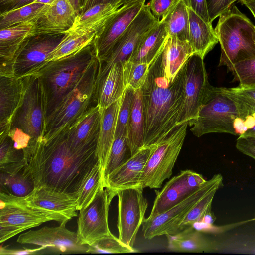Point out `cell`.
<instances>
[{
    "mask_svg": "<svg viewBox=\"0 0 255 255\" xmlns=\"http://www.w3.org/2000/svg\"><path fill=\"white\" fill-rule=\"evenodd\" d=\"M187 6L192 9L203 19L208 23L210 21L206 0H183Z\"/></svg>",
    "mask_w": 255,
    "mask_h": 255,
    "instance_id": "obj_49",
    "label": "cell"
},
{
    "mask_svg": "<svg viewBox=\"0 0 255 255\" xmlns=\"http://www.w3.org/2000/svg\"><path fill=\"white\" fill-rule=\"evenodd\" d=\"M242 0H238V1H240H240H242Z\"/></svg>",
    "mask_w": 255,
    "mask_h": 255,
    "instance_id": "obj_59",
    "label": "cell"
},
{
    "mask_svg": "<svg viewBox=\"0 0 255 255\" xmlns=\"http://www.w3.org/2000/svg\"><path fill=\"white\" fill-rule=\"evenodd\" d=\"M48 248L47 246H41L33 249H8L6 247L0 246V255H21L39 254L43 250Z\"/></svg>",
    "mask_w": 255,
    "mask_h": 255,
    "instance_id": "obj_50",
    "label": "cell"
},
{
    "mask_svg": "<svg viewBox=\"0 0 255 255\" xmlns=\"http://www.w3.org/2000/svg\"><path fill=\"white\" fill-rule=\"evenodd\" d=\"M122 0H97L96 4L98 3H112V4H118L122 3Z\"/></svg>",
    "mask_w": 255,
    "mask_h": 255,
    "instance_id": "obj_56",
    "label": "cell"
},
{
    "mask_svg": "<svg viewBox=\"0 0 255 255\" xmlns=\"http://www.w3.org/2000/svg\"><path fill=\"white\" fill-rule=\"evenodd\" d=\"M23 151L25 169L34 188H48L77 199L82 184L99 162L97 148L78 151L70 146L67 127L48 140H31Z\"/></svg>",
    "mask_w": 255,
    "mask_h": 255,
    "instance_id": "obj_1",
    "label": "cell"
},
{
    "mask_svg": "<svg viewBox=\"0 0 255 255\" xmlns=\"http://www.w3.org/2000/svg\"><path fill=\"white\" fill-rule=\"evenodd\" d=\"M220 187H216L207 193L190 210L180 226V232L200 221L205 214L210 209L215 194Z\"/></svg>",
    "mask_w": 255,
    "mask_h": 255,
    "instance_id": "obj_43",
    "label": "cell"
},
{
    "mask_svg": "<svg viewBox=\"0 0 255 255\" xmlns=\"http://www.w3.org/2000/svg\"><path fill=\"white\" fill-rule=\"evenodd\" d=\"M211 85L203 59L194 54L185 64L184 103L181 124L189 125L197 117Z\"/></svg>",
    "mask_w": 255,
    "mask_h": 255,
    "instance_id": "obj_15",
    "label": "cell"
},
{
    "mask_svg": "<svg viewBox=\"0 0 255 255\" xmlns=\"http://www.w3.org/2000/svg\"><path fill=\"white\" fill-rule=\"evenodd\" d=\"M214 29L221 49L219 66L230 71L235 63L255 58V26L235 5L219 16Z\"/></svg>",
    "mask_w": 255,
    "mask_h": 255,
    "instance_id": "obj_4",
    "label": "cell"
},
{
    "mask_svg": "<svg viewBox=\"0 0 255 255\" xmlns=\"http://www.w3.org/2000/svg\"><path fill=\"white\" fill-rule=\"evenodd\" d=\"M70 220L58 212L0 200V242L46 222L55 221L65 225Z\"/></svg>",
    "mask_w": 255,
    "mask_h": 255,
    "instance_id": "obj_10",
    "label": "cell"
},
{
    "mask_svg": "<svg viewBox=\"0 0 255 255\" xmlns=\"http://www.w3.org/2000/svg\"><path fill=\"white\" fill-rule=\"evenodd\" d=\"M87 253L92 254H116L136 253L138 251L134 248L124 244L119 238L112 233L105 236L88 245Z\"/></svg>",
    "mask_w": 255,
    "mask_h": 255,
    "instance_id": "obj_42",
    "label": "cell"
},
{
    "mask_svg": "<svg viewBox=\"0 0 255 255\" xmlns=\"http://www.w3.org/2000/svg\"><path fill=\"white\" fill-rule=\"evenodd\" d=\"M230 72L233 81L240 86H255V58L247 59L235 63Z\"/></svg>",
    "mask_w": 255,
    "mask_h": 255,
    "instance_id": "obj_45",
    "label": "cell"
},
{
    "mask_svg": "<svg viewBox=\"0 0 255 255\" xmlns=\"http://www.w3.org/2000/svg\"><path fill=\"white\" fill-rule=\"evenodd\" d=\"M23 150L16 149L7 133L0 135V169L8 174L16 173L25 166Z\"/></svg>",
    "mask_w": 255,
    "mask_h": 255,
    "instance_id": "obj_36",
    "label": "cell"
},
{
    "mask_svg": "<svg viewBox=\"0 0 255 255\" xmlns=\"http://www.w3.org/2000/svg\"><path fill=\"white\" fill-rule=\"evenodd\" d=\"M240 136L244 137H250L255 138V125L251 128L247 129L243 134Z\"/></svg>",
    "mask_w": 255,
    "mask_h": 255,
    "instance_id": "obj_55",
    "label": "cell"
},
{
    "mask_svg": "<svg viewBox=\"0 0 255 255\" xmlns=\"http://www.w3.org/2000/svg\"><path fill=\"white\" fill-rule=\"evenodd\" d=\"M102 109L92 106L70 126L67 127V139L75 151L97 148Z\"/></svg>",
    "mask_w": 255,
    "mask_h": 255,
    "instance_id": "obj_21",
    "label": "cell"
},
{
    "mask_svg": "<svg viewBox=\"0 0 255 255\" xmlns=\"http://www.w3.org/2000/svg\"><path fill=\"white\" fill-rule=\"evenodd\" d=\"M0 200L58 212L70 219L77 216V198L43 187L35 188L28 195L19 197L0 193Z\"/></svg>",
    "mask_w": 255,
    "mask_h": 255,
    "instance_id": "obj_19",
    "label": "cell"
},
{
    "mask_svg": "<svg viewBox=\"0 0 255 255\" xmlns=\"http://www.w3.org/2000/svg\"><path fill=\"white\" fill-rule=\"evenodd\" d=\"M140 185L118 190L117 228L119 238L133 248L138 231L142 225L148 207Z\"/></svg>",
    "mask_w": 255,
    "mask_h": 255,
    "instance_id": "obj_12",
    "label": "cell"
},
{
    "mask_svg": "<svg viewBox=\"0 0 255 255\" xmlns=\"http://www.w3.org/2000/svg\"><path fill=\"white\" fill-rule=\"evenodd\" d=\"M34 189V183L24 168L15 174L0 171V192L22 197Z\"/></svg>",
    "mask_w": 255,
    "mask_h": 255,
    "instance_id": "obj_37",
    "label": "cell"
},
{
    "mask_svg": "<svg viewBox=\"0 0 255 255\" xmlns=\"http://www.w3.org/2000/svg\"><path fill=\"white\" fill-rule=\"evenodd\" d=\"M162 19L165 22L169 36L188 42L189 14L188 7L183 0H178L175 5Z\"/></svg>",
    "mask_w": 255,
    "mask_h": 255,
    "instance_id": "obj_33",
    "label": "cell"
},
{
    "mask_svg": "<svg viewBox=\"0 0 255 255\" xmlns=\"http://www.w3.org/2000/svg\"><path fill=\"white\" fill-rule=\"evenodd\" d=\"M221 90L240 106L244 119L255 114V86L221 87Z\"/></svg>",
    "mask_w": 255,
    "mask_h": 255,
    "instance_id": "obj_39",
    "label": "cell"
},
{
    "mask_svg": "<svg viewBox=\"0 0 255 255\" xmlns=\"http://www.w3.org/2000/svg\"><path fill=\"white\" fill-rule=\"evenodd\" d=\"M168 35L161 19L140 41L128 60L150 64L164 46Z\"/></svg>",
    "mask_w": 255,
    "mask_h": 255,
    "instance_id": "obj_29",
    "label": "cell"
},
{
    "mask_svg": "<svg viewBox=\"0 0 255 255\" xmlns=\"http://www.w3.org/2000/svg\"><path fill=\"white\" fill-rule=\"evenodd\" d=\"M178 0H149L146 4L156 18H164L175 5Z\"/></svg>",
    "mask_w": 255,
    "mask_h": 255,
    "instance_id": "obj_47",
    "label": "cell"
},
{
    "mask_svg": "<svg viewBox=\"0 0 255 255\" xmlns=\"http://www.w3.org/2000/svg\"><path fill=\"white\" fill-rule=\"evenodd\" d=\"M17 242L22 244L47 246L62 253H87L88 245L80 244L77 233L69 230L64 225L44 226L20 234Z\"/></svg>",
    "mask_w": 255,
    "mask_h": 255,
    "instance_id": "obj_18",
    "label": "cell"
},
{
    "mask_svg": "<svg viewBox=\"0 0 255 255\" xmlns=\"http://www.w3.org/2000/svg\"><path fill=\"white\" fill-rule=\"evenodd\" d=\"M145 4L110 52L99 61L97 85L101 82L115 64L128 60L142 39L160 21Z\"/></svg>",
    "mask_w": 255,
    "mask_h": 255,
    "instance_id": "obj_11",
    "label": "cell"
},
{
    "mask_svg": "<svg viewBox=\"0 0 255 255\" xmlns=\"http://www.w3.org/2000/svg\"><path fill=\"white\" fill-rule=\"evenodd\" d=\"M122 65L125 88L130 87L135 91L141 89L145 83L150 64L127 60Z\"/></svg>",
    "mask_w": 255,
    "mask_h": 255,
    "instance_id": "obj_40",
    "label": "cell"
},
{
    "mask_svg": "<svg viewBox=\"0 0 255 255\" xmlns=\"http://www.w3.org/2000/svg\"><path fill=\"white\" fill-rule=\"evenodd\" d=\"M111 200L107 189L101 188L86 207L79 210L77 239L81 245H91L110 234L108 212Z\"/></svg>",
    "mask_w": 255,
    "mask_h": 255,
    "instance_id": "obj_13",
    "label": "cell"
},
{
    "mask_svg": "<svg viewBox=\"0 0 255 255\" xmlns=\"http://www.w3.org/2000/svg\"></svg>",
    "mask_w": 255,
    "mask_h": 255,
    "instance_id": "obj_60",
    "label": "cell"
},
{
    "mask_svg": "<svg viewBox=\"0 0 255 255\" xmlns=\"http://www.w3.org/2000/svg\"><path fill=\"white\" fill-rule=\"evenodd\" d=\"M163 47L150 64L141 89L144 117L143 146L158 144L181 124L184 103L185 65L173 81L168 80L163 68Z\"/></svg>",
    "mask_w": 255,
    "mask_h": 255,
    "instance_id": "obj_2",
    "label": "cell"
},
{
    "mask_svg": "<svg viewBox=\"0 0 255 255\" xmlns=\"http://www.w3.org/2000/svg\"><path fill=\"white\" fill-rule=\"evenodd\" d=\"M242 119L237 103L225 93L221 87L210 85L196 118L189 125L190 131L199 137L211 133H226L236 135L234 125Z\"/></svg>",
    "mask_w": 255,
    "mask_h": 255,
    "instance_id": "obj_6",
    "label": "cell"
},
{
    "mask_svg": "<svg viewBox=\"0 0 255 255\" xmlns=\"http://www.w3.org/2000/svg\"><path fill=\"white\" fill-rule=\"evenodd\" d=\"M65 34L63 40L48 56L45 63L64 58L80 51L93 43L96 34L95 32Z\"/></svg>",
    "mask_w": 255,
    "mask_h": 255,
    "instance_id": "obj_35",
    "label": "cell"
},
{
    "mask_svg": "<svg viewBox=\"0 0 255 255\" xmlns=\"http://www.w3.org/2000/svg\"><path fill=\"white\" fill-rule=\"evenodd\" d=\"M102 187H104V180L98 162L91 171L79 191L77 199L78 211L88 206Z\"/></svg>",
    "mask_w": 255,
    "mask_h": 255,
    "instance_id": "obj_38",
    "label": "cell"
},
{
    "mask_svg": "<svg viewBox=\"0 0 255 255\" xmlns=\"http://www.w3.org/2000/svg\"><path fill=\"white\" fill-rule=\"evenodd\" d=\"M194 54L189 43L168 35L162 52L165 77L173 81L190 57Z\"/></svg>",
    "mask_w": 255,
    "mask_h": 255,
    "instance_id": "obj_28",
    "label": "cell"
},
{
    "mask_svg": "<svg viewBox=\"0 0 255 255\" xmlns=\"http://www.w3.org/2000/svg\"><path fill=\"white\" fill-rule=\"evenodd\" d=\"M189 14V34L188 42L195 55L204 59L219 42L212 23L203 19L192 9L188 7Z\"/></svg>",
    "mask_w": 255,
    "mask_h": 255,
    "instance_id": "obj_27",
    "label": "cell"
},
{
    "mask_svg": "<svg viewBox=\"0 0 255 255\" xmlns=\"http://www.w3.org/2000/svg\"><path fill=\"white\" fill-rule=\"evenodd\" d=\"M49 4L32 2L17 9L1 13L0 28L27 22H37L47 11Z\"/></svg>",
    "mask_w": 255,
    "mask_h": 255,
    "instance_id": "obj_34",
    "label": "cell"
},
{
    "mask_svg": "<svg viewBox=\"0 0 255 255\" xmlns=\"http://www.w3.org/2000/svg\"><path fill=\"white\" fill-rule=\"evenodd\" d=\"M128 144L127 135L115 137L104 174V182L106 177L126 161L131 155Z\"/></svg>",
    "mask_w": 255,
    "mask_h": 255,
    "instance_id": "obj_41",
    "label": "cell"
},
{
    "mask_svg": "<svg viewBox=\"0 0 255 255\" xmlns=\"http://www.w3.org/2000/svg\"><path fill=\"white\" fill-rule=\"evenodd\" d=\"M77 14L70 0H52L36 22V34L63 33L72 26Z\"/></svg>",
    "mask_w": 255,
    "mask_h": 255,
    "instance_id": "obj_24",
    "label": "cell"
},
{
    "mask_svg": "<svg viewBox=\"0 0 255 255\" xmlns=\"http://www.w3.org/2000/svg\"><path fill=\"white\" fill-rule=\"evenodd\" d=\"M156 146L141 147L106 177L104 186L111 201L118 190L139 185L142 172Z\"/></svg>",
    "mask_w": 255,
    "mask_h": 255,
    "instance_id": "obj_20",
    "label": "cell"
},
{
    "mask_svg": "<svg viewBox=\"0 0 255 255\" xmlns=\"http://www.w3.org/2000/svg\"><path fill=\"white\" fill-rule=\"evenodd\" d=\"M123 4L98 3L76 15L72 26L63 33H98Z\"/></svg>",
    "mask_w": 255,
    "mask_h": 255,
    "instance_id": "obj_25",
    "label": "cell"
},
{
    "mask_svg": "<svg viewBox=\"0 0 255 255\" xmlns=\"http://www.w3.org/2000/svg\"><path fill=\"white\" fill-rule=\"evenodd\" d=\"M35 0H0V13L18 8Z\"/></svg>",
    "mask_w": 255,
    "mask_h": 255,
    "instance_id": "obj_51",
    "label": "cell"
},
{
    "mask_svg": "<svg viewBox=\"0 0 255 255\" xmlns=\"http://www.w3.org/2000/svg\"><path fill=\"white\" fill-rule=\"evenodd\" d=\"M146 0L123 4L105 26L96 33L93 46L99 61L110 52L119 39L139 13Z\"/></svg>",
    "mask_w": 255,
    "mask_h": 255,
    "instance_id": "obj_16",
    "label": "cell"
},
{
    "mask_svg": "<svg viewBox=\"0 0 255 255\" xmlns=\"http://www.w3.org/2000/svg\"><path fill=\"white\" fill-rule=\"evenodd\" d=\"M240 2L249 9L255 19V0H243Z\"/></svg>",
    "mask_w": 255,
    "mask_h": 255,
    "instance_id": "obj_54",
    "label": "cell"
},
{
    "mask_svg": "<svg viewBox=\"0 0 255 255\" xmlns=\"http://www.w3.org/2000/svg\"><path fill=\"white\" fill-rule=\"evenodd\" d=\"M65 35L63 33H37L29 38L15 57L13 75L21 78L39 68Z\"/></svg>",
    "mask_w": 255,
    "mask_h": 255,
    "instance_id": "obj_14",
    "label": "cell"
},
{
    "mask_svg": "<svg viewBox=\"0 0 255 255\" xmlns=\"http://www.w3.org/2000/svg\"><path fill=\"white\" fill-rule=\"evenodd\" d=\"M23 97L10 126L28 135L32 140L42 137L45 125L46 101L42 84L37 75L31 73L21 78Z\"/></svg>",
    "mask_w": 255,
    "mask_h": 255,
    "instance_id": "obj_7",
    "label": "cell"
},
{
    "mask_svg": "<svg viewBox=\"0 0 255 255\" xmlns=\"http://www.w3.org/2000/svg\"><path fill=\"white\" fill-rule=\"evenodd\" d=\"M122 97L109 107L102 109L97 152L104 180V174L115 138Z\"/></svg>",
    "mask_w": 255,
    "mask_h": 255,
    "instance_id": "obj_26",
    "label": "cell"
},
{
    "mask_svg": "<svg viewBox=\"0 0 255 255\" xmlns=\"http://www.w3.org/2000/svg\"><path fill=\"white\" fill-rule=\"evenodd\" d=\"M96 1L97 0H81L80 8L79 14L84 12L86 10L95 5Z\"/></svg>",
    "mask_w": 255,
    "mask_h": 255,
    "instance_id": "obj_52",
    "label": "cell"
},
{
    "mask_svg": "<svg viewBox=\"0 0 255 255\" xmlns=\"http://www.w3.org/2000/svg\"><path fill=\"white\" fill-rule=\"evenodd\" d=\"M210 20L216 18L229 10L238 0H206Z\"/></svg>",
    "mask_w": 255,
    "mask_h": 255,
    "instance_id": "obj_46",
    "label": "cell"
},
{
    "mask_svg": "<svg viewBox=\"0 0 255 255\" xmlns=\"http://www.w3.org/2000/svg\"><path fill=\"white\" fill-rule=\"evenodd\" d=\"M71 4L78 14L80 12L81 0H70ZM77 14V15H78Z\"/></svg>",
    "mask_w": 255,
    "mask_h": 255,
    "instance_id": "obj_57",
    "label": "cell"
},
{
    "mask_svg": "<svg viewBox=\"0 0 255 255\" xmlns=\"http://www.w3.org/2000/svg\"><path fill=\"white\" fill-rule=\"evenodd\" d=\"M188 122L179 125L166 138L156 144L142 172L139 185L143 189L159 188L169 179L182 147Z\"/></svg>",
    "mask_w": 255,
    "mask_h": 255,
    "instance_id": "obj_8",
    "label": "cell"
},
{
    "mask_svg": "<svg viewBox=\"0 0 255 255\" xmlns=\"http://www.w3.org/2000/svg\"><path fill=\"white\" fill-rule=\"evenodd\" d=\"M23 93L21 78L0 75V135L9 130L12 119L19 106Z\"/></svg>",
    "mask_w": 255,
    "mask_h": 255,
    "instance_id": "obj_23",
    "label": "cell"
},
{
    "mask_svg": "<svg viewBox=\"0 0 255 255\" xmlns=\"http://www.w3.org/2000/svg\"><path fill=\"white\" fill-rule=\"evenodd\" d=\"M96 58L93 43L74 54L46 62L31 73L38 76L42 84L46 101V119L76 86Z\"/></svg>",
    "mask_w": 255,
    "mask_h": 255,
    "instance_id": "obj_3",
    "label": "cell"
},
{
    "mask_svg": "<svg viewBox=\"0 0 255 255\" xmlns=\"http://www.w3.org/2000/svg\"><path fill=\"white\" fill-rule=\"evenodd\" d=\"M206 180L200 174L191 170H184L173 177L156 196L148 218L157 216L168 210L188 197Z\"/></svg>",
    "mask_w": 255,
    "mask_h": 255,
    "instance_id": "obj_17",
    "label": "cell"
},
{
    "mask_svg": "<svg viewBox=\"0 0 255 255\" xmlns=\"http://www.w3.org/2000/svg\"><path fill=\"white\" fill-rule=\"evenodd\" d=\"M215 220L216 217L212 212L211 209H210L205 214L200 221L207 224L212 225Z\"/></svg>",
    "mask_w": 255,
    "mask_h": 255,
    "instance_id": "obj_53",
    "label": "cell"
},
{
    "mask_svg": "<svg viewBox=\"0 0 255 255\" xmlns=\"http://www.w3.org/2000/svg\"><path fill=\"white\" fill-rule=\"evenodd\" d=\"M168 249L172 252L199 253L214 249L213 244L206 238L202 232L188 227L172 235H166Z\"/></svg>",
    "mask_w": 255,
    "mask_h": 255,
    "instance_id": "obj_31",
    "label": "cell"
},
{
    "mask_svg": "<svg viewBox=\"0 0 255 255\" xmlns=\"http://www.w3.org/2000/svg\"><path fill=\"white\" fill-rule=\"evenodd\" d=\"M99 61L95 59L76 86L46 118L42 138L48 140L70 126L96 102V90Z\"/></svg>",
    "mask_w": 255,
    "mask_h": 255,
    "instance_id": "obj_5",
    "label": "cell"
},
{
    "mask_svg": "<svg viewBox=\"0 0 255 255\" xmlns=\"http://www.w3.org/2000/svg\"><path fill=\"white\" fill-rule=\"evenodd\" d=\"M36 23L27 22L0 30V75L14 76L15 57L23 44L36 34Z\"/></svg>",
    "mask_w": 255,
    "mask_h": 255,
    "instance_id": "obj_22",
    "label": "cell"
},
{
    "mask_svg": "<svg viewBox=\"0 0 255 255\" xmlns=\"http://www.w3.org/2000/svg\"><path fill=\"white\" fill-rule=\"evenodd\" d=\"M221 174L214 175L196 191L166 211L151 218H144L142 231L144 238L151 239L163 235L180 232V226L193 207L207 193L222 184Z\"/></svg>",
    "mask_w": 255,
    "mask_h": 255,
    "instance_id": "obj_9",
    "label": "cell"
},
{
    "mask_svg": "<svg viewBox=\"0 0 255 255\" xmlns=\"http://www.w3.org/2000/svg\"><path fill=\"white\" fill-rule=\"evenodd\" d=\"M236 147L241 152L255 159V138L239 136Z\"/></svg>",
    "mask_w": 255,
    "mask_h": 255,
    "instance_id": "obj_48",
    "label": "cell"
},
{
    "mask_svg": "<svg viewBox=\"0 0 255 255\" xmlns=\"http://www.w3.org/2000/svg\"><path fill=\"white\" fill-rule=\"evenodd\" d=\"M135 90L130 87L125 88L122 97L115 137L127 135L128 122L130 115Z\"/></svg>",
    "mask_w": 255,
    "mask_h": 255,
    "instance_id": "obj_44",
    "label": "cell"
},
{
    "mask_svg": "<svg viewBox=\"0 0 255 255\" xmlns=\"http://www.w3.org/2000/svg\"><path fill=\"white\" fill-rule=\"evenodd\" d=\"M122 65L115 64L96 87L97 104L104 109L120 99L125 91Z\"/></svg>",
    "mask_w": 255,
    "mask_h": 255,
    "instance_id": "obj_30",
    "label": "cell"
},
{
    "mask_svg": "<svg viewBox=\"0 0 255 255\" xmlns=\"http://www.w3.org/2000/svg\"><path fill=\"white\" fill-rule=\"evenodd\" d=\"M127 140L131 155L144 146V117L141 89L135 91L128 125Z\"/></svg>",
    "mask_w": 255,
    "mask_h": 255,
    "instance_id": "obj_32",
    "label": "cell"
},
{
    "mask_svg": "<svg viewBox=\"0 0 255 255\" xmlns=\"http://www.w3.org/2000/svg\"><path fill=\"white\" fill-rule=\"evenodd\" d=\"M52 0H35L33 2L45 4H49Z\"/></svg>",
    "mask_w": 255,
    "mask_h": 255,
    "instance_id": "obj_58",
    "label": "cell"
}]
</instances>
